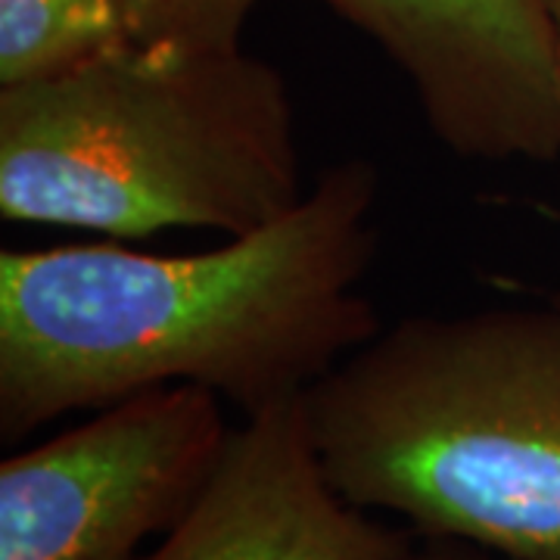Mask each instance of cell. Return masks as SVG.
I'll return each mask as SVG.
<instances>
[{
    "label": "cell",
    "instance_id": "1",
    "mask_svg": "<svg viewBox=\"0 0 560 560\" xmlns=\"http://www.w3.org/2000/svg\"><path fill=\"white\" fill-rule=\"evenodd\" d=\"M377 190L371 162L342 160L287 215L206 253L3 249L0 440L180 383L246 418L302 399L381 330L359 290Z\"/></svg>",
    "mask_w": 560,
    "mask_h": 560
},
{
    "label": "cell",
    "instance_id": "2",
    "mask_svg": "<svg viewBox=\"0 0 560 560\" xmlns=\"http://www.w3.org/2000/svg\"><path fill=\"white\" fill-rule=\"evenodd\" d=\"M342 499L418 536L560 560V302L405 318L305 393Z\"/></svg>",
    "mask_w": 560,
    "mask_h": 560
},
{
    "label": "cell",
    "instance_id": "3",
    "mask_svg": "<svg viewBox=\"0 0 560 560\" xmlns=\"http://www.w3.org/2000/svg\"><path fill=\"white\" fill-rule=\"evenodd\" d=\"M296 109L271 62L125 44L0 88V215L109 237L253 234L302 200Z\"/></svg>",
    "mask_w": 560,
    "mask_h": 560
},
{
    "label": "cell",
    "instance_id": "4",
    "mask_svg": "<svg viewBox=\"0 0 560 560\" xmlns=\"http://www.w3.org/2000/svg\"><path fill=\"white\" fill-rule=\"evenodd\" d=\"M221 401L162 386L0 464V560H138L200 499L228 445Z\"/></svg>",
    "mask_w": 560,
    "mask_h": 560
},
{
    "label": "cell",
    "instance_id": "5",
    "mask_svg": "<svg viewBox=\"0 0 560 560\" xmlns=\"http://www.w3.org/2000/svg\"><path fill=\"white\" fill-rule=\"evenodd\" d=\"M405 72L458 160L560 156L555 28L545 0H320Z\"/></svg>",
    "mask_w": 560,
    "mask_h": 560
},
{
    "label": "cell",
    "instance_id": "6",
    "mask_svg": "<svg viewBox=\"0 0 560 560\" xmlns=\"http://www.w3.org/2000/svg\"><path fill=\"white\" fill-rule=\"evenodd\" d=\"M302 399L280 401L231 430L200 499L143 560L408 558L411 529L383 526L334 489Z\"/></svg>",
    "mask_w": 560,
    "mask_h": 560
},
{
    "label": "cell",
    "instance_id": "7",
    "mask_svg": "<svg viewBox=\"0 0 560 560\" xmlns=\"http://www.w3.org/2000/svg\"><path fill=\"white\" fill-rule=\"evenodd\" d=\"M131 40L121 0H0V88L57 79Z\"/></svg>",
    "mask_w": 560,
    "mask_h": 560
},
{
    "label": "cell",
    "instance_id": "8",
    "mask_svg": "<svg viewBox=\"0 0 560 560\" xmlns=\"http://www.w3.org/2000/svg\"><path fill=\"white\" fill-rule=\"evenodd\" d=\"M261 0H121L131 38L150 47L237 50Z\"/></svg>",
    "mask_w": 560,
    "mask_h": 560
},
{
    "label": "cell",
    "instance_id": "9",
    "mask_svg": "<svg viewBox=\"0 0 560 560\" xmlns=\"http://www.w3.org/2000/svg\"><path fill=\"white\" fill-rule=\"evenodd\" d=\"M405 560H508L495 555V551H486L474 541L448 539V536H418L415 533V545L408 551Z\"/></svg>",
    "mask_w": 560,
    "mask_h": 560
},
{
    "label": "cell",
    "instance_id": "10",
    "mask_svg": "<svg viewBox=\"0 0 560 560\" xmlns=\"http://www.w3.org/2000/svg\"><path fill=\"white\" fill-rule=\"evenodd\" d=\"M551 13V28H555V69H558V97H560V0H545Z\"/></svg>",
    "mask_w": 560,
    "mask_h": 560
},
{
    "label": "cell",
    "instance_id": "11",
    "mask_svg": "<svg viewBox=\"0 0 560 560\" xmlns=\"http://www.w3.org/2000/svg\"><path fill=\"white\" fill-rule=\"evenodd\" d=\"M541 212H545V215H548V219H551V221H558V224H560V209H545V206H541ZM555 300L560 302V293H558V296H555Z\"/></svg>",
    "mask_w": 560,
    "mask_h": 560
}]
</instances>
